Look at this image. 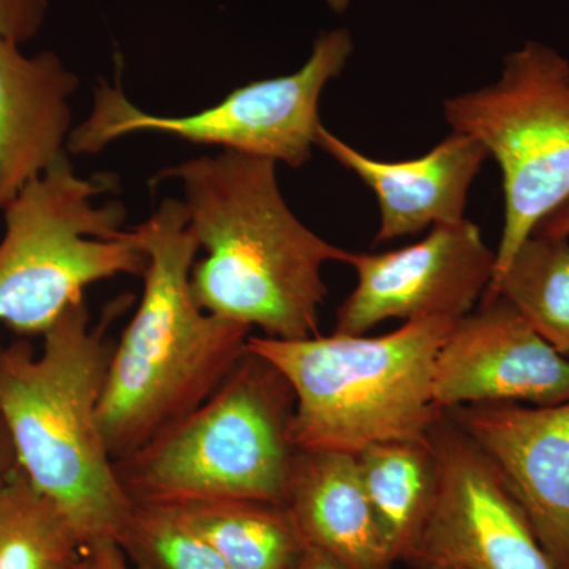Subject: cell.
I'll use <instances>...</instances> for the list:
<instances>
[{
  "instance_id": "cell-1",
  "label": "cell",
  "mask_w": 569,
  "mask_h": 569,
  "mask_svg": "<svg viewBox=\"0 0 569 569\" xmlns=\"http://www.w3.org/2000/svg\"><path fill=\"white\" fill-rule=\"evenodd\" d=\"M181 182L198 246L192 291L206 312L282 340L320 335L328 287L323 268L346 260L288 208L277 163L222 151L163 170L153 183Z\"/></svg>"
},
{
  "instance_id": "cell-2",
  "label": "cell",
  "mask_w": 569,
  "mask_h": 569,
  "mask_svg": "<svg viewBox=\"0 0 569 569\" xmlns=\"http://www.w3.org/2000/svg\"><path fill=\"white\" fill-rule=\"evenodd\" d=\"M130 305L132 296L114 299L97 325L84 302L69 307L41 336L40 353L26 340L0 343V417L18 463L86 546L119 541L133 509L100 425L108 326Z\"/></svg>"
},
{
  "instance_id": "cell-3",
  "label": "cell",
  "mask_w": 569,
  "mask_h": 569,
  "mask_svg": "<svg viewBox=\"0 0 569 569\" xmlns=\"http://www.w3.org/2000/svg\"><path fill=\"white\" fill-rule=\"evenodd\" d=\"M130 234L148 264L137 313L112 346L100 399L114 463L201 406L241 361L252 335L194 299L190 279L200 246L182 200L167 198Z\"/></svg>"
},
{
  "instance_id": "cell-4",
  "label": "cell",
  "mask_w": 569,
  "mask_h": 569,
  "mask_svg": "<svg viewBox=\"0 0 569 569\" xmlns=\"http://www.w3.org/2000/svg\"><path fill=\"white\" fill-rule=\"evenodd\" d=\"M456 321H407L377 337L250 335L247 348L293 389L296 448L356 455L381 441H427L445 413L433 400V367Z\"/></svg>"
},
{
  "instance_id": "cell-5",
  "label": "cell",
  "mask_w": 569,
  "mask_h": 569,
  "mask_svg": "<svg viewBox=\"0 0 569 569\" xmlns=\"http://www.w3.org/2000/svg\"><path fill=\"white\" fill-rule=\"evenodd\" d=\"M295 392L247 348L201 406L116 462L133 503L260 500L284 505L296 447Z\"/></svg>"
},
{
  "instance_id": "cell-6",
  "label": "cell",
  "mask_w": 569,
  "mask_h": 569,
  "mask_svg": "<svg viewBox=\"0 0 569 569\" xmlns=\"http://www.w3.org/2000/svg\"><path fill=\"white\" fill-rule=\"evenodd\" d=\"M114 174L81 178L63 153L3 209L0 323L43 336L86 288L118 276L142 277L148 258L123 228L119 201L93 203L116 187Z\"/></svg>"
},
{
  "instance_id": "cell-7",
  "label": "cell",
  "mask_w": 569,
  "mask_h": 569,
  "mask_svg": "<svg viewBox=\"0 0 569 569\" xmlns=\"http://www.w3.org/2000/svg\"><path fill=\"white\" fill-rule=\"evenodd\" d=\"M443 118L452 132L481 142L500 167L503 230L492 284L569 197V61L527 41L505 58L497 81L445 99Z\"/></svg>"
},
{
  "instance_id": "cell-8",
  "label": "cell",
  "mask_w": 569,
  "mask_h": 569,
  "mask_svg": "<svg viewBox=\"0 0 569 569\" xmlns=\"http://www.w3.org/2000/svg\"><path fill=\"white\" fill-rule=\"evenodd\" d=\"M353 48L347 29L321 32L301 69L249 82L222 102L189 116L141 110L130 102L119 82L112 86L102 80L93 91L91 114L73 127L67 151L74 156L99 153L119 138L146 132L305 167L323 126L321 96L326 86L342 74Z\"/></svg>"
},
{
  "instance_id": "cell-9",
  "label": "cell",
  "mask_w": 569,
  "mask_h": 569,
  "mask_svg": "<svg viewBox=\"0 0 569 569\" xmlns=\"http://www.w3.org/2000/svg\"><path fill=\"white\" fill-rule=\"evenodd\" d=\"M427 440L436 498L403 561L417 569H559L497 468L447 411Z\"/></svg>"
},
{
  "instance_id": "cell-10",
  "label": "cell",
  "mask_w": 569,
  "mask_h": 569,
  "mask_svg": "<svg viewBox=\"0 0 569 569\" xmlns=\"http://www.w3.org/2000/svg\"><path fill=\"white\" fill-rule=\"evenodd\" d=\"M358 283L336 313L335 332L365 336L388 320H459L488 291L496 271L477 223L437 224L422 241L388 252H350Z\"/></svg>"
},
{
  "instance_id": "cell-11",
  "label": "cell",
  "mask_w": 569,
  "mask_h": 569,
  "mask_svg": "<svg viewBox=\"0 0 569 569\" xmlns=\"http://www.w3.org/2000/svg\"><path fill=\"white\" fill-rule=\"evenodd\" d=\"M441 410L475 403L557 406L569 400V359L503 296L482 298L452 326L433 367Z\"/></svg>"
},
{
  "instance_id": "cell-12",
  "label": "cell",
  "mask_w": 569,
  "mask_h": 569,
  "mask_svg": "<svg viewBox=\"0 0 569 569\" xmlns=\"http://www.w3.org/2000/svg\"><path fill=\"white\" fill-rule=\"evenodd\" d=\"M445 411L497 468L549 559L569 569V400Z\"/></svg>"
},
{
  "instance_id": "cell-13",
  "label": "cell",
  "mask_w": 569,
  "mask_h": 569,
  "mask_svg": "<svg viewBox=\"0 0 569 569\" xmlns=\"http://www.w3.org/2000/svg\"><path fill=\"white\" fill-rule=\"evenodd\" d=\"M317 146L376 193L380 209L376 244L462 222L468 193L489 160L481 142L459 132L448 134L425 156L400 162L366 156L325 126L318 129Z\"/></svg>"
},
{
  "instance_id": "cell-14",
  "label": "cell",
  "mask_w": 569,
  "mask_h": 569,
  "mask_svg": "<svg viewBox=\"0 0 569 569\" xmlns=\"http://www.w3.org/2000/svg\"><path fill=\"white\" fill-rule=\"evenodd\" d=\"M78 86L54 52L26 56L0 43V211L67 153Z\"/></svg>"
},
{
  "instance_id": "cell-15",
  "label": "cell",
  "mask_w": 569,
  "mask_h": 569,
  "mask_svg": "<svg viewBox=\"0 0 569 569\" xmlns=\"http://www.w3.org/2000/svg\"><path fill=\"white\" fill-rule=\"evenodd\" d=\"M284 507L305 546L347 569H392L397 561L350 452L296 448Z\"/></svg>"
},
{
  "instance_id": "cell-16",
  "label": "cell",
  "mask_w": 569,
  "mask_h": 569,
  "mask_svg": "<svg viewBox=\"0 0 569 569\" xmlns=\"http://www.w3.org/2000/svg\"><path fill=\"white\" fill-rule=\"evenodd\" d=\"M359 475L397 560L406 559L432 508L437 462L427 441H381L356 452Z\"/></svg>"
},
{
  "instance_id": "cell-17",
  "label": "cell",
  "mask_w": 569,
  "mask_h": 569,
  "mask_svg": "<svg viewBox=\"0 0 569 569\" xmlns=\"http://www.w3.org/2000/svg\"><path fill=\"white\" fill-rule=\"evenodd\" d=\"M173 505L230 569H290L306 546L284 505L198 500Z\"/></svg>"
},
{
  "instance_id": "cell-18",
  "label": "cell",
  "mask_w": 569,
  "mask_h": 569,
  "mask_svg": "<svg viewBox=\"0 0 569 569\" xmlns=\"http://www.w3.org/2000/svg\"><path fill=\"white\" fill-rule=\"evenodd\" d=\"M86 548L62 509L21 468L0 486V569H70Z\"/></svg>"
},
{
  "instance_id": "cell-19",
  "label": "cell",
  "mask_w": 569,
  "mask_h": 569,
  "mask_svg": "<svg viewBox=\"0 0 569 569\" xmlns=\"http://www.w3.org/2000/svg\"><path fill=\"white\" fill-rule=\"evenodd\" d=\"M503 296L569 359V239L531 234L482 298Z\"/></svg>"
},
{
  "instance_id": "cell-20",
  "label": "cell",
  "mask_w": 569,
  "mask_h": 569,
  "mask_svg": "<svg viewBox=\"0 0 569 569\" xmlns=\"http://www.w3.org/2000/svg\"><path fill=\"white\" fill-rule=\"evenodd\" d=\"M119 545L146 569H230L173 505L133 503Z\"/></svg>"
},
{
  "instance_id": "cell-21",
  "label": "cell",
  "mask_w": 569,
  "mask_h": 569,
  "mask_svg": "<svg viewBox=\"0 0 569 569\" xmlns=\"http://www.w3.org/2000/svg\"><path fill=\"white\" fill-rule=\"evenodd\" d=\"M48 0H0V43H28L47 21Z\"/></svg>"
},
{
  "instance_id": "cell-22",
  "label": "cell",
  "mask_w": 569,
  "mask_h": 569,
  "mask_svg": "<svg viewBox=\"0 0 569 569\" xmlns=\"http://www.w3.org/2000/svg\"><path fill=\"white\" fill-rule=\"evenodd\" d=\"M92 569H146L134 565L116 539H97L88 545Z\"/></svg>"
},
{
  "instance_id": "cell-23",
  "label": "cell",
  "mask_w": 569,
  "mask_h": 569,
  "mask_svg": "<svg viewBox=\"0 0 569 569\" xmlns=\"http://www.w3.org/2000/svg\"><path fill=\"white\" fill-rule=\"evenodd\" d=\"M533 234L569 239V197L541 220Z\"/></svg>"
},
{
  "instance_id": "cell-24",
  "label": "cell",
  "mask_w": 569,
  "mask_h": 569,
  "mask_svg": "<svg viewBox=\"0 0 569 569\" xmlns=\"http://www.w3.org/2000/svg\"><path fill=\"white\" fill-rule=\"evenodd\" d=\"M18 470H20V463H18L17 452L11 443L9 429L0 417V486L9 481Z\"/></svg>"
},
{
  "instance_id": "cell-25",
  "label": "cell",
  "mask_w": 569,
  "mask_h": 569,
  "mask_svg": "<svg viewBox=\"0 0 569 569\" xmlns=\"http://www.w3.org/2000/svg\"><path fill=\"white\" fill-rule=\"evenodd\" d=\"M290 569H347L336 561L331 559V557L326 556L325 552L318 550L316 548H309L306 546L305 550H302L299 559L296 560V563Z\"/></svg>"
},
{
  "instance_id": "cell-26",
  "label": "cell",
  "mask_w": 569,
  "mask_h": 569,
  "mask_svg": "<svg viewBox=\"0 0 569 569\" xmlns=\"http://www.w3.org/2000/svg\"><path fill=\"white\" fill-rule=\"evenodd\" d=\"M325 2L328 3L336 13H343V11L347 10L348 3H350V0H325Z\"/></svg>"
},
{
  "instance_id": "cell-27",
  "label": "cell",
  "mask_w": 569,
  "mask_h": 569,
  "mask_svg": "<svg viewBox=\"0 0 569 569\" xmlns=\"http://www.w3.org/2000/svg\"><path fill=\"white\" fill-rule=\"evenodd\" d=\"M70 569H92L91 559H89L88 548H86L84 556L81 557L77 563L73 565Z\"/></svg>"
}]
</instances>
